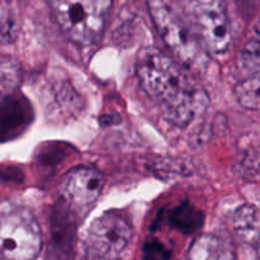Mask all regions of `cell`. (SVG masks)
Listing matches in <instances>:
<instances>
[{"label": "cell", "instance_id": "cell-6", "mask_svg": "<svg viewBox=\"0 0 260 260\" xmlns=\"http://www.w3.org/2000/svg\"><path fill=\"white\" fill-rule=\"evenodd\" d=\"M193 18L205 48L222 55L231 45V24L225 0H194Z\"/></svg>", "mask_w": 260, "mask_h": 260}, {"label": "cell", "instance_id": "cell-8", "mask_svg": "<svg viewBox=\"0 0 260 260\" xmlns=\"http://www.w3.org/2000/svg\"><path fill=\"white\" fill-rule=\"evenodd\" d=\"M32 119L33 109L29 102L15 91L7 94L0 101V142L19 136Z\"/></svg>", "mask_w": 260, "mask_h": 260}, {"label": "cell", "instance_id": "cell-11", "mask_svg": "<svg viewBox=\"0 0 260 260\" xmlns=\"http://www.w3.org/2000/svg\"><path fill=\"white\" fill-rule=\"evenodd\" d=\"M234 228L238 235L251 245H258L259 240V213L256 207L244 205L235 211L233 217Z\"/></svg>", "mask_w": 260, "mask_h": 260}, {"label": "cell", "instance_id": "cell-4", "mask_svg": "<svg viewBox=\"0 0 260 260\" xmlns=\"http://www.w3.org/2000/svg\"><path fill=\"white\" fill-rule=\"evenodd\" d=\"M63 32L80 45H91L106 27L112 0H48Z\"/></svg>", "mask_w": 260, "mask_h": 260}, {"label": "cell", "instance_id": "cell-12", "mask_svg": "<svg viewBox=\"0 0 260 260\" xmlns=\"http://www.w3.org/2000/svg\"><path fill=\"white\" fill-rule=\"evenodd\" d=\"M74 235V223L69 208L60 205L55 211L52 222V243L56 251L68 253Z\"/></svg>", "mask_w": 260, "mask_h": 260}, {"label": "cell", "instance_id": "cell-3", "mask_svg": "<svg viewBox=\"0 0 260 260\" xmlns=\"http://www.w3.org/2000/svg\"><path fill=\"white\" fill-rule=\"evenodd\" d=\"M42 249L40 225L28 208L0 201V258L33 260Z\"/></svg>", "mask_w": 260, "mask_h": 260}, {"label": "cell", "instance_id": "cell-7", "mask_svg": "<svg viewBox=\"0 0 260 260\" xmlns=\"http://www.w3.org/2000/svg\"><path fill=\"white\" fill-rule=\"evenodd\" d=\"M103 185L104 178L98 170L90 167H79L66 177L63 194L71 206L85 208L98 200Z\"/></svg>", "mask_w": 260, "mask_h": 260}, {"label": "cell", "instance_id": "cell-2", "mask_svg": "<svg viewBox=\"0 0 260 260\" xmlns=\"http://www.w3.org/2000/svg\"><path fill=\"white\" fill-rule=\"evenodd\" d=\"M150 15L170 52L182 65L202 66L206 62L205 45L194 23L173 0H147Z\"/></svg>", "mask_w": 260, "mask_h": 260}, {"label": "cell", "instance_id": "cell-5", "mask_svg": "<svg viewBox=\"0 0 260 260\" xmlns=\"http://www.w3.org/2000/svg\"><path fill=\"white\" fill-rule=\"evenodd\" d=\"M132 239L128 220L118 212H106L89 228L85 240L86 260H121Z\"/></svg>", "mask_w": 260, "mask_h": 260}, {"label": "cell", "instance_id": "cell-9", "mask_svg": "<svg viewBox=\"0 0 260 260\" xmlns=\"http://www.w3.org/2000/svg\"><path fill=\"white\" fill-rule=\"evenodd\" d=\"M187 260H235V253L228 240L212 234H205L193 241Z\"/></svg>", "mask_w": 260, "mask_h": 260}, {"label": "cell", "instance_id": "cell-13", "mask_svg": "<svg viewBox=\"0 0 260 260\" xmlns=\"http://www.w3.org/2000/svg\"><path fill=\"white\" fill-rule=\"evenodd\" d=\"M235 95L244 108L259 109V75H250L235 86Z\"/></svg>", "mask_w": 260, "mask_h": 260}, {"label": "cell", "instance_id": "cell-1", "mask_svg": "<svg viewBox=\"0 0 260 260\" xmlns=\"http://www.w3.org/2000/svg\"><path fill=\"white\" fill-rule=\"evenodd\" d=\"M137 75L145 93L174 126H188L207 107L206 91L180 69L177 61L156 48H145L139 53Z\"/></svg>", "mask_w": 260, "mask_h": 260}, {"label": "cell", "instance_id": "cell-10", "mask_svg": "<svg viewBox=\"0 0 260 260\" xmlns=\"http://www.w3.org/2000/svg\"><path fill=\"white\" fill-rule=\"evenodd\" d=\"M205 216L202 211L196 208L189 202H182L170 211L169 223L172 228L185 235H192L202 229Z\"/></svg>", "mask_w": 260, "mask_h": 260}, {"label": "cell", "instance_id": "cell-17", "mask_svg": "<svg viewBox=\"0 0 260 260\" xmlns=\"http://www.w3.org/2000/svg\"><path fill=\"white\" fill-rule=\"evenodd\" d=\"M234 2H235L238 9L240 10V13L246 19L253 17L256 13V9H258L259 0H234Z\"/></svg>", "mask_w": 260, "mask_h": 260}, {"label": "cell", "instance_id": "cell-15", "mask_svg": "<svg viewBox=\"0 0 260 260\" xmlns=\"http://www.w3.org/2000/svg\"><path fill=\"white\" fill-rule=\"evenodd\" d=\"M19 83L17 62L8 56H0V95L13 93Z\"/></svg>", "mask_w": 260, "mask_h": 260}, {"label": "cell", "instance_id": "cell-16", "mask_svg": "<svg viewBox=\"0 0 260 260\" xmlns=\"http://www.w3.org/2000/svg\"><path fill=\"white\" fill-rule=\"evenodd\" d=\"M172 256L170 249L157 239H149L142 248L144 260H169Z\"/></svg>", "mask_w": 260, "mask_h": 260}, {"label": "cell", "instance_id": "cell-14", "mask_svg": "<svg viewBox=\"0 0 260 260\" xmlns=\"http://www.w3.org/2000/svg\"><path fill=\"white\" fill-rule=\"evenodd\" d=\"M260 45H259V32L258 27L254 29L253 36L248 40L240 53V65L246 74L250 75H259L260 69Z\"/></svg>", "mask_w": 260, "mask_h": 260}]
</instances>
